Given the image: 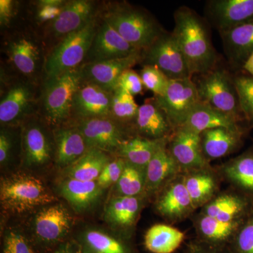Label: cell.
<instances>
[{"instance_id":"1","label":"cell","mask_w":253,"mask_h":253,"mask_svg":"<svg viewBox=\"0 0 253 253\" xmlns=\"http://www.w3.org/2000/svg\"><path fill=\"white\" fill-rule=\"evenodd\" d=\"M175 37L191 76L204 75L217 67V54L207 24L196 11L181 6L174 14Z\"/></svg>"},{"instance_id":"2","label":"cell","mask_w":253,"mask_h":253,"mask_svg":"<svg viewBox=\"0 0 253 253\" xmlns=\"http://www.w3.org/2000/svg\"><path fill=\"white\" fill-rule=\"evenodd\" d=\"M1 51L6 55L8 66L12 71L33 83L42 84L47 54L34 26L18 25L5 31Z\"/></svg>"},{"instance_id":"3","label":"cell","mask_w":253,"mask_h":253,"mask_svg":"<svg viewBox=\"0 0 253 253\" xmlns=\"http://www.w3.org/2000/svg\"><path fill=\"white\" fill-rule=\"evenodd\" d=\"M42 85L1 66L0 123L20 126L39 114Z\"/></svg>"},{"instance_id":"4","label":"cell","mask_w":253,"mask_h":253,"mask_svg":"<svg viewBox=\"0 0 253 253\" xmlns=\"http://www.w3.org/2000/svg\"><path fill=\"white\" fill-rule=\"evenodd\" d=\"M101 16L128 43L140 51L149 47L166 31L148 11L126 1L104 2Z\"/></svg>"},{"instance_id":"5","label":"cell","mask_w":253,"mask_h":253,"mask_svg":"<svg viewBox=\"0 0 253 253\" xmlns=\"http://www.w3.org/2000/svg\"><path fill=\"white\" fill-rule=\"evenodd\" d=\"M82 83L80 67L46 80L42 84L39 115L53 129L71 121L73 97Z\"/></svg>"},{"instance_id":"6","label":"cell","mask_w":253,"mask_h":253,"mask_svg":"<svg viewBox=\"0 0 253 253\" xmlns=\"http://www.w3.org/2000/svg\"><path fill=\"white\" fill-rule=\"evenodd\" d=\"M56 201L44 182L36 176L18 172L1 178L0 203L8 212L21 214Z\"/></svg>"},{"instance_id":"7","label":"cell","mask_w":253,"mask_h":253,"mask_svg":"<svg viewBox=\"0 0 253 253\" xmlns=\"http://www.w3.org/2000/svg\"><path fill=\"white\" fill-rule=\"evenodd\" d=\"M100 21L101 15L66 37L50 51L46 56L44 81L83 66Z\"/></svg>"},{"instance_id":"8","label":"cell","mask_w":253,"mask_h":253,"mask_svg":"<svg viewBox=\"0 0 253 253\" xmlns=\"http://www.w3.org/2000/svg\"><path fill=\"white\" fill-rule=\"evenodd\" d=\"M104 4V2L94 0H68L57 18L36 28L45 46L46 54L66 37L99 16Z\"/></svg>"},{"instance_id":"9","label":"cell","mask_w":253,"mask_h":253,"mask_svg":"<svg viewBox=\"0 0 253 253\" xmlns=\"http://www.w3.org/2000/svg\"><path fill=\"white\" fill-rule=\"evenodd\" d=\"M196 84L202 102L237 123L245 120L234 77L225 69L217 66L210 72L201 75Z\"/></svg>"},{"instance_id":"10","label":"cell","mask_w":253,"mask_h":253,"mask_svg":"<svg viewBox=\"0 0 253 253\" xmlns=\"http://www.w3.org/2000/svg\"><path fill=\"white\" fill-rule=\"evenodd\" d=\"M73 218L62 204L47 205L37 212L33 219V244L41 253H47L67 241Z\"/></svg>"},{"instance_id":"11","label":"cell","mask_w":253,"mask_h":253,"mask_svg":"<svg viewBox=\"0 0 253 253\" xmlns=\"http://www.w3.org/2000/svg\"><path fill=\"white\" fill-rule=\"evenodd\" d=\"M141 55L143 66H155L169 80L192 78L172 32H163L151 45L141 51Z\"/></svg>"},{"instance_id":"12","label":"cell","mask_w":253,"mask_h":253,"mask_svg":"<svg viewBox=\"0 0 253 253\" xmlns=\"http://www.w3.org/2000/svg\"><path fill=\"white\" fill-rule=\"evenodd\" d=\"M22 157L29 168L42 167L55 159L54 129L40 116H33L21 125Z\"/></svg>"},{"instance_id":"13","label":"cell","mask_w":253,"mask_h":253,"mask_svg":"<svg viewBox=\"0 0 253 253\" xmlns=\"http://www.w3.org/2000/svg\"><path fill=\"white\" fill-rule=\"evenodd\" d=\"M156 99L174 130L184 126L189 115L201 101L196 83L191 78L170 80L164 94Z\"/></svg>"},{"instance_id":"14","label":"cell","mask_w":253,"mask_h":253,"mask_svg":"<svg viewBox=\"0 0 253 253\" xmlns=\"http://www.w3.org/2000/svg\"><path fill=\"white\" fill-rule=\"evenodd\" d=\"M81 131L89 149L95 148L108 154L118 150L131 136L126 135V126L111 118L70 121Z\"/></svg>"},{"instance_id":"15","label":"cell","mask_w":253,"mask_h":253,"mask_svg":"<svg viewBox=\"0 0 253 253\" xmlns=\"http://www.w3.org/2000/svg\"><path fill=\"white\" fill-rule=\"evenodd\" d=\"M140 51L128 43L101 16L99 28L83 65L123 59Z\"/></svg>"},{"instance_id":"16","label":"cell","mask_w":253,"mask_h":253,"mask_svg":"<svg viewBox=\"0 0 253 253\" xmlns=\"http://www.w3.org/2000/svg\"><path fill=\"white\" fill-rule=\"evenodd\" d=\"M113 93L83 81L73 97L70 121L111 118Z\"/></svg>"},{"instance_id":"17","label":"cell","mask_w":253,"mask_h":253,"mask_svg":"<svg viewBox=\"0 0 253 253\" xmlns=\"http://www.w3.org/2000/svg\"><path fill=\"white\" fill-rule=\"evenodd\" d=\"M205 13L219 33L253 21V0H210Z\"/></svg>"},{"instance_id":"18","label":"cell","mask_w":253,"mask_h":253,"mask_svg":"<svg viewBox=\"0 0 253 253\" xmlns=\"http://www.w3.org/2000/svg\"><path fill=\"white\" fill-rule=\"evenodd\" d=\"M141 59L140 51L123 59L83 65L81 66L83 81L113 92L118 87V81L121 75L140 63Z\"/></svg>"},{"instance_id":"19","label":"cell","mask_w":253,"mask_h":253,"mask_svg":"<svg viewBox=\"0 0 253 253\" xmlns=\"http://www.w3.org/2000/svg\"><path fill=\"white\" fill-rule=\"evenodd\" d=\"M168 144V150L179 167L199 169L207 166L201 146V134L181 126L174 130Z\"/></svg>"},{"instance_id":"20","label":"cell","mask_w":253,"mask_h":253,"mask_svg":"<svg viewBox=\"0 0 253 253\" xmlns=\"http://www.w3.org/2000/svg\"><path fill=\"white\" fill-rule=\"evenodd\" d=\"M134 126L137 135L154 140L169 139L174 131L169 118L155 96L148 98L139 106Z\"/></svg>"},{"instance_id":"21","label":"cell","mask_w":253,"mask_h":253,"mask_svg":"<svg viewBox=\"0 0 253 253\" xmlns=\"http://www.w3.org/2000/svg\"><path fill=\"white\" fill-rule=\"evenodd\" d=\"M55 162L59 168H68L89 150L84 136L72 123L54 128Z\"/></svg>"},{"instance_id":"22","label":"cell","mask_w":253,"mask_h":253,"mask_svg":"<svg viewBox=\"0 0 253 253\" xmlns=\"http://www.w3.org/2000/svg\"><path fill=\"white\" fill-rule=\"evenodd\" d=\"M59 192L77 212H83L94 206L102 194L97 181H86L66 178L59 184Z\"/></svg>"},{"instance_id":"23","label":"cell","mask_w":253,"mask_h":253,"mask_svg":"<svg viewBox=\"0 0 253 253\" xmlns=\"http://www.w3.org/2000/svg\"><path fill=\"white\" fill-rule=\"evenodd\" d=\"M219 34L228 59L235 66L242 67L253 52V21Z\"/></svg>"},{"instance_id":"24","label":"cell","mask_w":253,"mask_h":253,"mask_svg":"<svg viewBox=\"0 0 253 253\" xmlns=\"http://www.w3.org/2000/svg\"><path fill=\"white\" fill-rule=\"evenodd\" d=\"M183 126L200 134L217 128L241 131L239 123L202 101L193 110Z\"/></svg>"},{"instance_id":"25","label":"cell","mask_w":253,"mask_h":253,"mask_svg":"<svg viewBox=\"0 0 253 253\" xmlns=\"http://www.w3.org/2000/svg\"><path fill=\"white\" fill-rule=\"evenodd\" d=\"M242 131L226 128L209 129L201 134V146L205 157L216 159L232 152L241 142Z\"/></svg>"},{"instance_id":"26","label":"cell","mask_w":253,"mask_h":253,"mask_svg":"<svg viewBox=\"0 0 253 253\" xmlns=\"http://www.w3.org/2000/svg\"><path fill=\"white\" fill-rule=\"evenodd\" d=\"M169 139L154 140L139 135L131 136L121 146L117 154L133 166L146 169L156 153Z\"/></svg>"},{"instance_id":"27","label":"cell","mask_w":253,"mask_h":253,"mask_svg":"<svg viewBox=\"0 0 253 253\" xmlns=\"http://www.w3.org/2000/svg\"><path fill=\"white\" fill-rule=\"evenodd\" d=\"M109 154L91 148L81 158L65 168L66 178L77 180L97 181L106 165L111 161Z\"/></svg>"},{"instance_id":"28","label":"cell","mask_w":253,"mask_h":253,"mask_svg":"<svg viewBox=\"0 0 253 253\" xmlns=\"http://www.w3.org/2000/svg\"><path fill=\"white\" fill-rule=\"evenodd\" d=\"M179 168V165L168 150L167 144L163 145L146 166L145 187L148 191L158 189L177 172Z\"/></svg>"},{"instance_id":"29","label":"cell","mask_w":253,"mask_h":253,"mask_svg":"<svg viewBox=\"0 0 253 253\" xmlns=\"http://www.w3.org/2000/svg\"><path fill=\"white\" fill-rule=\"evenodd\" d=\"M81 253H132L121 240L99 230H87L78 237Z\"/></svg>"},{"instance_id":"30","label":"cell","mask_w":253,"mask_h":253,"mask_svg":"<svg viewBox=\"0 0 253 253\" xmlns=\"http://www.w3.org/2000/svg\"><path fill=\"white\" fill-rule=\"evenodd\" d=\"M184 239V233L176 228L156 224L146 232L144 245L152 253H172L180 246Z\"/></svg>"},{"instance_id":"31","label":"cell","mask_w":253,"mask_h":253,"mask_svg":"<svg viewBox=\"0 0 253 253\" xmlns=\"http://www.w3.org/2000/svg\"><path fill=\"white\" fill-rule=\"evenodd\" d=\"M140 206V201L136 197L113 198L105 210V219L113 226L128 227L135 221Z\"/></svg>"},{"instance_id":"32","label":"cell","mask_w":253,"mask_h":253,"mask_svg":"<svg viewBox=\"0 0 253 253\" xmlns=\"http://www.w3.org/2000/svg\"><path fill=\"white\" fill-rule=\"evenodd\" d=\"M193 203L184 183L173 184L163 195L158 204V209L163 215L178 217L193 207Z\"/></svg>"},{"instance_id":"33","label":"cell","mask_w":253,"mask_h":253,"mask_svg":"<svg viewBox=\"0 0 253 253\" xmlns=\"http://www.w3.org/2000/svg\"><path fill=\"white\" fill-rule=\"evenodd\" d=\"M134 97L127 91L118 87L113 93L111 118L123 126H134L139 107Z\"/></svg>"},{"instance_id":"34","label":"cell","mask_w":253,"mask_h":253,"mask_svg":"<svg viewBox=\"0 0 253 253\" xmlns=\"http://www.w3.org/2000/svg\"><path fill=\"white\" fill-rule=\"evenodd\" d=\"M244 202L237 196L225 195L217 198L208 204L205 214L223 221H234V219L242 212Z\"/></svg>"},{"instance_id":"35","label":"cell","mask_w":253,"mask_h":253,"mask_svg":"<svg viewBox=\"0 0 253 253\" xmlns=\"http://www.w3.org/2000/svg\"><path fill=\"white\" fill-rule=\"evenodd\" d=\"M227 177L240 187L253 192V154L236 158L224 168Z\"/></svg>"},{"instance_id":"36","label":"cell","mask_w":253,"mask_h":253,"mask_svg":"<svg viewBox=\"0 0 253 253\" xmlns=\"http://www.w3.org/2000/svg\"><path fill=\"white\" fill-rule=\"evenodd\" d=\"M117 191L121 196L136 197L146 185V169L126 162L124 170L118 181Z\"/></svg>"},{"instance_id":"37","label":"cell","mask_w":253,"mask_h":253,"mask_svg":"<svg viewBox=\"0 0 253 253\" xmlns=\"http://www.w3.org/2000/svg\"><path fill=\"white\" fill-rule=\"evenodd\" d=\"M184 183L194 206H199L209 199L215 188L214 179L204 173L188 176Z\"/></svg>"},{"instance_id":"38","label":"cell","mask_w":253,"mask_h":253,"mask_svg":"<svg viewBox=\"0 0 253 253\" xmlns=\"http://www.w3.org/2000/svg\"><path fill=\"white\" fill-rule=\"evenodd\" d=\"M235 220L223 221L205 215L200 220L199 229L205 238L212 241H222L229 237L237 228Z\"/></svg>"},{"instance_id":"39","label":"cell","mask_w":253,"mask_h":253,"mask_svg":"<svg viewBox=\"0 0 253 253\" xmlns=\"http://www.w3.org/2000/svg\"><path fill=\"white\" fill-rule=\"evenodd\" d=\"M1 253H41L31 238L19 230L9 229L3 236Z\"/></svg>"},{"instance_id":"40","label":"cell","mask_w":253,"mask_h":253,"mask_svg":"<svg viewBox=\"0 0 253 253\" xmlns=\"http://www.w3.org/2000/svg\"><path fill=\"white\" fill-rule=\"evenodd\" d=\"M234 82L245 121L253 126V77L240 75L234 77Z\"/></svg>"},{"instance_id":"41","label":"cell","mask_w":253,"mask_h":253,"mask_svg":"<svg viewBox=\"0 0 253 253\" xmlns=\"http://www.w3.org/2000/svg\"><path fill=\"white\" fill-rule=\"evenodd\" d=\"M68 0H40L36 1L33 9V18L39 28L57 18Z\"/></svg>"},{"instance_id":"42","label":"cell","mask_w":253,"mask_h":253,"mask_svg":"<svg viewBox=\"0 0 253 253\" xmlns=\"http://www.w3.org/2000/svg\"><path fill=\"white\" fill-rule=\"evenodd\" d=\"M139 76L144 88L152 91L156 97L164 94L170 81L162 71L152 66H143Z\"/></svg>"},{"instance_id":"43","label":"cell","mask_w":253,"mask_h":253,"mask_svg":"<svg viewBox=\"0 0 253 253\" xmlns=\"http://www.w3.org/2000/svg\"><path fill=\"white\" fill-rule=\"evenodd\" d=\"M126 164V160L121 157L110 161L96 181L99 185L104 189L113 184H117L122 175Z\"/></svg>"},{"instance_id":"44","label":"cell","mask_w":253,"mask_h":253,"mask_svg":"<svg viewBox=\"0 0 253 253\" xmlns=\"http://www.w3.org/2000/svg\"><path fill=\"white\" fill-rule=\"evenodd\" d=\"M19 1L0 0V27L1 31L14 27V20L19 12Z\"/></svg>"},{"instance_id":"45","label":"cell","mask_w":253,"mask_h":253,"mask_svg":"<svg viewBox=\"0 0 253 253\" xmlns=\"http://www.w3.org/2000/svg\"><path fill=\"white\" fill-rule=\"evenodd\" d=\"M118 87L124 89L132 96L141 94L144 89L140 76L132 68L126 70L118 81Z\"/></svg>"},{"instance_id":"46","label":"cell","mask_w":253,"mask_h":253,"mask_svg":"<svg viewBox=\"0 0 253 253\" xmlns=\"http://www.w3.org/2000/svg\"><path fill=\"white\" fill-rule=\"evenodd\" d=\"M12 126H1L0 131V163L4 166L12 155L15 141L13 135Z\"/></svg>"},{"instance_id":"47","label":"cell","mask_w":253,"mask_h":253,"mask_svg":"<svg viewBox=\"0 0 253 253\" xmlns=\"http://www.w3.org/2000/svg\"><path fill=\"white\" fill-rule=\"evenodd\" d=\"M237 246L240 253H253V219L240 231Z\"/></svg>"},{"instance_id":"48","label":"cell","mask_w":253,"mask_h":253,"mask_svg":"<svg viewBox=\"0 0 253 253\" xmlns=\"http://www.w3.org/2000/svg\"><path fill=\"white\" fill-rule=\"evenodd\" d=\"M47 253H81V248L76 240H67Z\"/></svg>"},{"instance_id":"49","label":"cell","mask_w":253,"mask_h":253,"mask_svg":"<svg viewBox=\"0 0 253 253\" xmlns=\"http://www.w3.org/2000/svg\"><path fill=\"white\" fill-rule=\"evenodd\" d=\"M241 68L248 73L249 76L253 77V52L247 58Z\"/></svg>"},{"instance_id":"50","label":"cell","mask_w":253,"mask_h":253,"mask_svg":"<svg viewBox=\"0 0 253 253\" xmlns=\"http://www.w3.org/2000/svg\"><path fill=\"white\" fill-rule=\"evenodd\" d=\"M194 253H217L212 252V251H196V252H194Z\"/></svg>"}]
</instances>
